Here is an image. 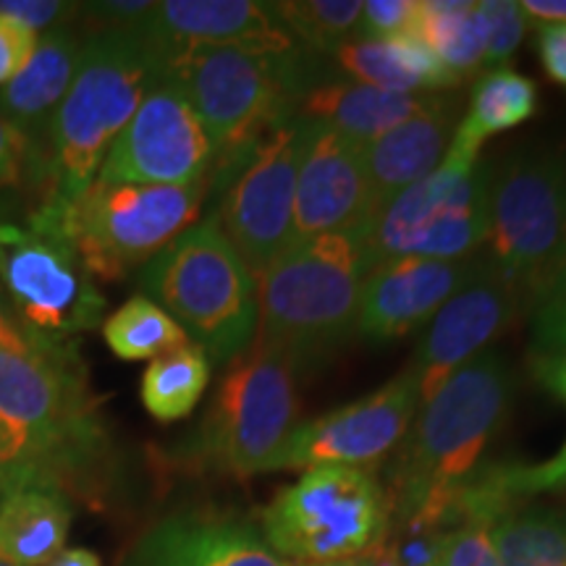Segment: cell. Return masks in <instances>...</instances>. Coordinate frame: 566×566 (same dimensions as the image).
<instances>
[{
  "mask_svg": "<svg viewBox=\"0 0 566 566\" xmlns=\"http://www.w3.org/2000/svg\"><path fill=\"white\" fill-rule=\"evenodd\" d=\"M310 126L313 122L302 116L275 126L221 184L216 221L254 275L292 247L296 174Z\"/></svg>",
  "mask_w": 566,
  "mask_h": 566,
  "instance_id": "obj_13",
  "label": "cell"
},
{
  "mask_svg": "<svg viewBox=\"0 0 566 566\" xmlns=\"http://www.w3.org/2000/svg\"><path fill=\"white\" fill-rule=\"evenodd\" d=\"M420 38V0H367L363 40Z\"/></svg>",
  "mask_w": 566,
  "mask_h": 566,
  "instance_id": "obj_34",
  "label": "cell"
},
{
  "mask_svg": "<svg viewBox=\"0 0 566 566\" xmlns=\"http://www.w3.org/2000/svg\"><path fill=\"white\" fill-rule=\"evenodd\" d=\"M493 163L443 158L428 179L417 181L367 231V258L380 265L394 258L464 260L478 254L491 223Z\"/></svg>",
  "mask_w": 566,
  "mask_h": 566,
  "instance_id": "obj_12",
  "label": "cell"
},
{
  "mask_svg": "<svg viewBox=\"0 0 566 566\" xmlns=\"http://www.w3.org/2000/svg\"><path fill=\"white\" fill-rule=\"evenodd\" d=\"M48 566H103L97 554L87 548H63Z\"/></svg>",
  "mask_w": 566,
  "mask_h": 566,
  "instance_id": "obj_44",
  "label": "cell"
},
{
  "mask_svg": "<svg viewBox=\"0 0 566 566\" xmlns=\"http://www.w3.org/2000/svg\"><path fill=\"white\" fill-rule=\"evenodd\" d=\"M520 310V296L485 254L475 279L451 296L428 323L412 363L407 365L417 375L422 405L433 399L438 388L459 367L475 359L480 352H485L488 344L504 334Z\"/></svg>",
  "mask_w": 566,
  "mask_h": 566,
  "instance_id": "obj_16",
  "label": "cell"
},
{
  "mask_svg": "<svg viewBox=\"0 0 566 566\" xmlns=\"http://www.w3.org/2000/svg\"><path fill=\"white\" fill-rule=\"evenodd\" d=\"M391 530V499L370 470L313 467L260 514V535L286 564L363 556Z\"/></svg>",
  "mask_w": 566,
  "mask_h": 566,
  "instance_id": "obj_9",
  "label": "cell"
},
{
  "mask_svg": "<svg viewBox=\"0 0 566 566\" xmlns=\"http://www.w3.org/2000/svg\"><path fill=\"white\" fill-rule=\"evenodd\" d=\"M289 566H365L363 558H342V562H323V564H289Z\"/></svg>",
  "mask_w": 566,
  "mask_h": 566,
  "instance_id": "obj_45",
  "label": "cell"
},
{
  "mask_svg": "<svg viewBox=\"0 0 566 566\" xmlns=\"http://www.w3.org/2000/svg\"><path fill=\"white\" fill-rule=\"evenodd\" d=\"M80 3H61V0H3L0 13L24 21L34 32H53L61 27H69L71 19H76Z\"/></svg>",
  "mask_w": 566,
  "mask_h": 566,
  "instance_id": "obj_38",
  "label": "cell"
},
{
  "mask_svg": "<svg viewBox=\"0 0 566 566\" xmlns=\"http://www.w3.org/2000/svg\"><path fill=\"white\" fill-rule=\"evenodd\" d=\"M535 373L541 384L566 405V352L537 354ZM499 478L509 499L522 501L543 491L566 488V443L554 459L541 464H499Z\"/></svg>",
  "mask_w": 566,
  "mask_h": 566,
  "instance_id": "obj_32",
  "label": "cell"
},
{
  "mask_svg": "<svg viewBox=\"0 0 566 566\" xmlns=\"http://www.w3.org/2000/svg\"><path fill=\"white\" fill-rule=\"evenodd\" d=\"M40 34L30 30L24 21L0 13V87H6L11 80H17L27 63L32 61L38 51Z\"/></svg>",
  "mask_w": 566,
  "mask_h": 566,
  "instance_id": "obj_35",
  "label": "cell"
},
{
  "mask_svg": "<svg viewBox=\"0 0 566 566\" xmlns=\"http://www.w3.org/2000/svg\"><path fill=\"white\" fill-rule=\"evenodd\" d=\"M537 354L566 352V289H558L535 310Z\"/></svg>",
  "mask_w": 566,
  "mask_h": 566,
  "instance_id": "obj_39",
  "label": "cell"
},
{
  "mask_svg": "<svg viewBox=\"0 0 566 566\" xmlns=\"http://www.w3.org/2000/svg\"><path fill=\"white\" fill-rule=\"evenodd\" d=\"M485 254L464 260L394 258L367 273L359 300L357 336L388 344L422 328L451 296L475 279Z\"/></svg>",
  "mask_w": 566,
  "mask_h": 566,
  "instance_id": "obj_18",
  "label": "cell"
},
{
  "mask_svg": "<svg viewBox=\"0 0 566 566\" xmlns=\"http://www.w3.org/2000/svg\"><path fill=\"white\" fill-rule=\"evenodd\" d=\"M537 53L551 80L566 84V24L537 27Z\"/></svg>",
  "mask_w": 566,
  "mask_h": 566,
  "instance_id": "obj_41",
  "label": "cell"
},
{
  "mask_svg": "<svg viewBox=\"0 0 566 566\" xmlns=\"http://www.w3.org/2000/svg\"><path fill=\"white\" fill-rule=\"evenodd\" d=\"M71 506L59 485L17 483L0 495V554L17 566H48L66 548Z\"/></svg>",
  "mask_w": 566,
  "mask_h": 566,
  "instance_id": "obj_24",
  "label": "cell"
},
{
  "mask_svg": "<svg viewBox=\"0 0 566 566\" xmlns=\"http://www.w3.org/2000/svg\"><path fill=\"white\" fill-rule=\"evenodd\" d=\"M491 263L537 310L566 268V163L548 153H516L493 166Z\"/></svg>",
  "mask_w": 566,
  "mask_h": 566,
  "instance_id": "obj_8",
  "label": "cell"
},
{
  "mask_svg": "<svg viewBox=\"0 0 566 566\" xmlns=\"http://www.w3.org/2000/svg\"><path fill=\"white\" fill-rule=\"evenodd\" d=\"M0 349L13 352V354H30V357L32 354H45L30 342V336H27L24 331H21V325L13 321L9 307H6L3 296H0Z\"/></svg>",
  "mask_w": 566,
  "mask_h": 566,
  "instance_id": "obj_42",
  "label": "cell"
},
{
  "mask_svg": "<svg viewBox=\"0 0 566 566\" xmlns=\"http://www.w3.org/2000/svg\"><path fill=\"white\" fill-rule=\"evenodd\" d=\"M210 384V359L200 346L181 349L153 359L142 375V405L160 422H176L192 415Z\"/></svg>",
  "mask_w": 566,
  "mask_h": 566,
  "instance_id": "obj_28",
  "label": "cell"
},
{
  "mask_svg": "<svg viewBox=\"0 0 566 566\" xmlns=\"http://www.w3.org/2000/svg\"><path fill=\"white\" fill-rule=\"evenodd\" d=\"M139 292L181 325L210 363H231L258 336V279L216 218L189 226L142 268Z\"/></svg>",
  "mask_w": 566,
  "mask_h": 566,
  "instance_id": "obj_6",
  "label": "cell"
},
{
  "mask_svg": "<svg viewBox=\"0 0 566 566\" xmlns=\"http://www.w3.org/2000/svg\"><path fill=\"white\" fill-rule=\"evenodd\" d=\"M0 296L30 342L45 354L101 325L105 296L59 231L0 223Z\"/></svg>",
  "mask_w": 566,
  "mask_h": 566,
  "instance_id": "obj_11",
  "label": "cell"
},
{
  "mask_svg": "<svg viewBox=\"0 0 566 566\" xmlns=\"http://www.w3.org/2000/svg\"><path fill=\"white\" fill-rule=\"evenodd\" d=\"M420 407V384L407 367L378 391L296 424L292 436L275 451L268 472L313 467H354L373 472L396 454Z\"/></svg>",
  "mask_w": 566,
  "mask_h": 566,
  "instance_id": "obj_14",
  "label": "cell"
},
{
  "mask_svg": "<svg viewBox=\"0 0 566 566\" xmlns=\"http://www.w3.org/2000/svg\"><path fill=\"white\" fill-rule=\"evenodd\" d=\"M103 441L97 409L74 349H0V493L17 483H55Z\"/></svg>",
  "mask_w": 566,
  "mask_h": 566,
  "instance_id": "obj_5",
  "label": "cell"
},
{
  "mask_svg": "<svg viewBox=\"0 0 566 566\" xmlns=\"http://www.w3.org/2000/svg\"><path fill=\"white\" fill-rule=\"evenodd\" d=\"M512 396L514 378L504 357L480 352L424 401L388 467L391 525L436 527L446 495L478 470L506 422Z\"/></svg>",
  "mask_w": 566,
  "mask_h": 566,
  "instance_id": "obj_1",
  "label": "cell"
},
{
  "mask_svg": "<svg viewBox=\"0 0 566 566\" xmlns=\"http://www.w3.org/2000/svg\"><path fill=\"white\" fill-rule=\"evenodd\" d=\"M420 38L457 84L475 76L485 66V40L475 3L420 0Z\"/></svg>",
  "mask_w": 566,
  "mask_h": 566,
  "instance_id": "obj_27",
  "label": "cell"
},
{
  "mask_svg": "<svg viewBox=\"0 0 566 566\" xmlns=\"http://www.w3.org/2000/svg\"><path fill=\"white\" fill-rule=\"evenodd\" d=\"M273 9L283 30L310 53L334 55L338 48L363 40L359 0H286Z\"/></svg>",
  "mask_w": 566,
  "mask_h": 566,
  "instance_id": "obj_31",
  "label": "cell"
},
{
  "mask_svg": "<svg viewBox=\"0 0 566 566\" xmlns=\"http://www.w3.org/2000/svg\"><path fill=\"white\" fill-rule=\"evenodd\" d=\"M375 221L365 147L313 122L296 174L292 244L338 231H370Z\"/></svg>",
  "mask_w": 566,
  "mask_h": 566,
  "instance_id": "obj_17",
  "label": "cell"
},
{
  "mask_svg": "<svg viewBox=\"0 0 566 566\" xmlns=\"http://www.w3.org/2000/svg\"><path fill=\"white\" fill-rule=\"evenodd\" d=\"M334 59L354 82L399 95L457 87L454 76L443 69L422 38L357 40L338 48Z\"/></svg>",
  "mask_w": 566,
  "mask_h": 566,
  "instance_id": "obj_25",
  "label": "cell"
},
{
  "mask_svg": "<svg viewBox=\"0 0 566 566\" xmlns=\"http://www.w3.org/2000/svg\"><path fill=\"white\" fill-rule=\"evenodd\" d=\"M501 566H566V514L556 509L509 512L491 527Z\"/></svg>",
  "mask_w": 566,
  "mask_h": 566,
  "instance_id": "obj_29",
  "label": "cell"
},
{
  "mask_svg": "<svg viewBox=\"0 0 566 566\" xmlns=\"http://www.w3.org/2000/svg\"><path fill=\"white\" fill-rule=\"evenodd\" d=\"M441 566H501L495 556L491 527H459L446 537Z\"/></svg>",
  "mask_w": 566,
  "mask_h": 566,
  "instance_id": "obj_37",
  "label": "cell"
},
{
  "mask_svg": "<svg viewBox=\"0 0 566 566\" xmlns=\"http://www.w3.org/2000/svg\"><path fill=\"white\" fill-rule=\"evenodd\" d=\"M527 21L541 24H566V0H525L520 3Z\"/></svg>",
  "mask_w": 566,
  "mask_h": 566,
  "instance_id": "obj_43",
  "label": "cell"
},
{
  "mask_svg": "<svg viewBox=\"0 0 566 566\" xmlns=\"http://www.w3.org/2000/svg\"><path fill=\"white\" fill-rule=\"evenodd\" d=\"M438 97L441 92L399 95L359 82H323L304 95L300 116L331 126L354 145L367 147L417 113L428 111Z\"/></svg>",
  "mask_w": 566,
  "mask_h": 566,
  "instance_id": "obj_23",
  "label": "cell"
},
{
  "mask_svg": "<svg viewBox=\"0 0 566 566\" xmlns=\"http://www.w3.org/2000/svg\"><path fill=\"white\" fill-rule=\"evenodd\" d=\"M296 370L283 354L252 342L231 359L187 454L233 478L265 475L296 428Z\"/></svg>",
  "mask_w": 566,
  "mask_h": 566,
  "instance_id": "obj_10",
  "label": "cell"
},
{
  "mask_svg": "<svg viewBox=\"0 0 566 566\" xmlns=\"http://www.w3.org/2000/svg\"><path fill=\"white\" fill-rule=\"evenodd\" d=\"M216 150L179 84L163 80L147 92L132 122L105 155L101 181L192 187L212 181Z\"/></svg>",
  "mask_w": 566,
  "mask_h": 566,
  "instance_id": "obj_15",
  "label": "cell"
},
{
  "mask_svg": "<svg viewBox=\"0 0 566 566\" xmlns=\"http://www.w3.org/2000/svg\"><path fill=\"white\" fill-rule=\"evenodd\" d=\"M82 45L84 42L76 38L71 27L45 32L27 69L17 80L0 87V116L24 137L30 147V174L34 160L40 158L42 145H45L55 111L74 82ZM30 174H27V181H30Z\"/></svg>",
  "mask_w": 566,
  "mask_h": 566,
  "instance_id": "obj_22",
  "label": "cell"
},
{
  "mask_svg": "<svg viewBox=\"0 0 566 566\" xmlns=\"http://www.w3.org/2000/svg\"><path fill=\"white\" fill-rule=\"evenodd\" d=\"M475 11L485 40V66H501L525 40V13L520 3H512V0H483V3H475Z\"/></svg>",
  "mask_w": 566,
  "mask_h": 566,
  "instance_id": "obj_33",
  "label": "cell"
},
{
  "mask_svg": "<svg viewBox=\"0 0 566 566\" xmlns=\"http://www.w3.org/2000/svg\"><path fill=\"white\" fill-rule=\"evenodd\" d=\"M0 566H17V564H11V562H9V558H6L3 554H0Z\"/></svg>",
  "mask_w": 566,
  "mask_h": 566,
  "instance_id": "obj_47",
  "label": "cell"
},
{
  "mask_svg": "<svg viewBox=\"0 0 566 566\" xmlns=\"http://www.w3.org/2000/svg\"><path fill=\"white\" fill-rule=\"evenodd\" d=\"M126 566H289L260 530L229 514H174L155 525Z\"/></svg>",
  "mask_w": 566,
  "mask_h": 566,
  "instance_id": "obj_20",
  "label": "cell"
},
{
  "mask_svg": "<svg viewBox=\"0 0 566 566\" xmlns=\"http://www.w3.org/2000/svg\"><path fill=\"white\" fill-rule=\"evenodd\" d=\"M103 338L116 357L129 363L158 359L163 354L192 344L181 325L160 304L142 294L132 296L103 323Z\"/></svg>",
  "mask_w": 566,
  "mask_h": 566,
  "instance_id": "obj_30",
  "label": "cell"
},
{
  "mask_svg": "<svg viewBox=\"0 0 566 566\" xmlns=\"http://www.w3.org/2000/svg\"><path fill=\"white\" fill-rule=\"evenodd\" d=\"M30 174V147L21 134L0 116V189L19 187Z\"/></svg>",
  "mask_w": 566,
  "mask_h": 566,
  "instance_id": "obj_40",
  "label": "cell"
},
{
  "mask_svg": "<svg viewBox=\"0 0 566 566\" xmlns=\"http://www.w3.org/2000/svg\"><path fill=\"white\" fill-rule=\"evenodd\" d=\"M558 289H566V268H564V275H562V281H558V286L554 289V292H558ZM551 292V294H554Z\"/></svg>",
  "mask_w": 566,
  "mask_h": 566,
  "instance_id": "obj_46",
  "label": "cell"
},
{
  "mask_svg": "<svg viewBox=\"0 0 566 566\" xmlns=\"http://www.w3.org/2000/svg\"><path fill=\"white\" fill-rule=\"evenodd\" d=\"M163 76L179 84L216 150V181L223 184L254 147L289 118L321 82L317 53L260 48H197L163 63Z\"/></svg>",
  "mask_w": 566,
  "mask_h": 566,
  "instance_id": "obj_3",
  "label": "cell"
},
{
  "mask_svg": "<svg viewBox=\"0 0 566 566\" xmlns=\"http://www.w3.org/2000/svg\"><path fill=\"white\" fill-rule=\"evenodd\" d=\"M132 32H137L163 63L197 48H296L275 17L273 3L254 0H163Z\"/></svg>",
  "mask_w": 566,
  "mask_h": 566,
  "instance_id": "obj_19",
  "label": "cell"
},
{
  "mask_svg": "<svg viewBox=\"0 0 566 566\" xmlns=\"http://www.w3.org/2000/svg\"><path fill=\"white\" fill-rule=\"evenodd\" d=\"M153 9V0H101V3H80L76 17L92 21V32H132L150 17Z\"/></svg>",
  "mask_w": 566,
  "mask_h": 566,
  "instance_id": "obj_36",
  "label": "cell"
},
{
  "mask_svg": "<svg viewBox=\"0 0 566 566\" xmlns=\"http://www.w3.org/2000/svg\"><path fill=\"white\" fill-rule=\"evenodd\" d=\"M459 97L441 95L428 111L417 113L365 147L375 218L405 189L428 179L441 166L459 126Z\"/></svg>",
  "mask_w": 566,
  "mask_h": 566,
  "instance_id": "obj_21",
  "label": "cell"
},
{
  "mask_svg": "<svg viewBox=\"0 0 566 566\" xmlns=\"http://www.w3.org/2000/svg\"><path fill=\"white\" fill-rule=\"evenodd\" d=\"M210 181L150 187L95 179L66 205H40L30 223L59 231L92 279L124 281L195 226Z\"/></svg>",
  "mask_w": 566,
  "mask_h": 566,
  "instance_id": "obj_7",
  "label": "cell"
},
{
  "mask_svg": "<svg viewBox=\"0 0 566 566\" xmlns=\"http://www.w3.org/2000/svg\"><path fill=\"white\" fill-rule=\"evenodd\" d=\"M537 111V84L512 69H493L480 74L472 101L459 122L446 158L478 163L485 139L525 124Z\"/></svg>",
  "mask_w": 566,
  "mask_h": 566,
  "instance_id": "obj_26",
  "label": "cell"
},
{
  "mask_svg": "<svg viewBox=\"0 0 566 566\" xmlns=\"http://www.w3.org/2000/svg\"><path fill=\"white\" fill-rule=\"evenodd\" d=\"M160 80L163 61L137 32L105 30L84 40L74 82L30 174L40 205H66L97 179L111 145Z\"/></svg>",
  "mask_w": 566,
  "mask_h": 566,
  "instance_id": "obj_2",
  "label": "cell"
},
{
  "mask_svg": "<svg viewBox=\"0 0 566 566\" xmlns=\"http://www.w3.org/2000/svg\"><path fill=\"white\" fill-rule=\"evenodd\" d=\"M367 231H338L292 244L258 273V336L296 375L357 336L367 273Z\"/></svg>",
  "mask_w": 566,
  "mask_h": 566,
  "instance_id": "obj_4",
  "label": "cell"
}]
</instances>
